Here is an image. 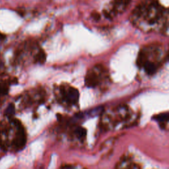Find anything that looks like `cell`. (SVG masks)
<instances>
[{"label": "cell", "instance_id": "7a4b0ae2", "mask_svg": "<svg viewBox=\"0 0 169 169\" xmlns=\"http://www.w3.org/2000/svg\"><path fill=\"white\" fill-rule=\"evenodd\" d=\"M60 94L63 100L70 105L76 104L79 98L78 90L69 85H61Z\"/></svg>", "mask_w": 169, "mask_h": 169}, {"label": "cell", "instance_id": "277c9868", "mask_svg": "<svg viewBox=\"0 0 169 169\" xmlns=\"http://www.w3.org/2000/svg\"><path fill=\"white\" fill-rule=\"evenodd\" d=\"M155 120H157L159 122H167L168 120V112H165V113H161L160 114L155 116L154 118Z\"/></svg>", "mask_w": 169, "mask_h": 169}, {"label": "cell", "instance_id": "ba28073f", "mask_svg": "<svg viewBox=\"0 0 169 169\" xmlns=\"http://www.w3.org/2000/svg\"><path fill=\"white\" fill-rule=\"evenodd\" d=\"M7 91L6 90H4L3 88H2L1 85H0V94H6Z\"/></svg>", "mask_w": 169, "mask_h": 169}, {"label": "cell", "instance_id": "5b68a950", "mask_svg": "<svg viewBox=\"0 0 169 169\" xmlns=\"http://www.w3.org/2000/svg\"><path fill=\"white\" fill-rule=\"evenodd\" d=\"M75 133L76 136L79 138H83L85 136V135H86V130L83 128L79 127L75 130Z\"/></svg>", "mask_w": 169, "mask_h": 169}, {"label": "cell", "instance_id": "8992f818", "mask_svg": "<svg viewBox=\"0 0 169 169\" xmlns=\"http://www.w3.org/2000/svg\"><path fill=\"white\" fill-rule=\"evenodd\" d=\"M36 59H37V62L43 64L46 60V54H45L43 50H40L37 54Z\"/></svg>", "mask_w": 169, "mask_h": 169}, {"label": "cell", "instance_id": "6da1fadb", "mask_svg": "<svg viewBox=\"0 0 169 169\" xmlns=\"http://www.w3.org/2000/svg\"><path fill=\"white\" fill-rule=\"evenodd\" d=\"M107 69L102 65H96L88 72L85 77V83L86 86L94 87L98 85L104 77L106 76Z\"/></svg>", "mask_w": 169, "mask_h": 169}, {"label": "cell", "instance_id": "3957f363", "mask_svg": "<svg viewBox=\"0 0 169 169\" xmlns=\"http://www.w3.org/2000/svg\"><path fill=\"white\" fill-rule=\"evenodd\" d=\"M15 125L17 126V132L16 134V137H15L14 140V144L15 147L17 149H21L25 146L26 142V133L24 131V128L22 127L21 123L20 121L18 120H13Z\"/></svg>", "mask_w": 169, "mask_h": 169}, {"label": "cell", "instance_id": "52a82bcc", "mask_svg": "<svg viewBox=\"0 0 169 169\" xmlns=\"http://www.w3.org/2000/svg\"><path fill=\"white\" fill-rule=\"evenodd\" d=\"M14 114H15V106L13 104H10V105L8 106V107L7 108V109L5 110V114L7 116L10 117L11 116H13Z\"/></svg>", "mask_w": 169, "mask_h": 169}]
</instances>
